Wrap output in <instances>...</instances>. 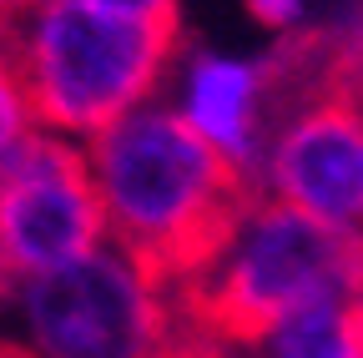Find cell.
<instances>
[{
	"label": "cell",
	"mask_w": 363,
	"mask_h": 358,
	"mask_svg": "<svg viewBox=\"0 0 363 358\" xmlns=\"http://www.w3.org/2000/svg\"><path fill=\"white\" fill-rule=\"evenodd\" d=\"M106 237L157 288H182L227 247L262 182L207 147L177 111L136 106L91 137Z\"/></svg>",
	"instance_id": "6da1fadb"
},
{
	"label": "cell",
	"mask_w": 363,
	"mask_h": 358,
	"mask_svg": "<svg viewBox=\"0 0 363 358\" xmlns=\"http://www.w3.org/2000/svg\"><path fill=\"white\" fill-rule=\"evenodd\" d=\"M363 283V237H348L278 197L257 192L227 247L182 288H167L192 333L257 348L298 308L348 298Z\"/></svg>",
	"instance_id": "7a4b0ae2"
},
{
	"label": "cell",
	"mask_w": 363,
	"mask_h": 358,
	"mask_svg": "<svg viewBox=\"0 0 363 358\" xmlns=\"http://www.w3.org/2000/svg\"><path fill=\"white\" fill-rule=\"evenodd\" d=\"M172 56L177 26L106 16L76 0H35L0 46L35 126L66 137H101L131 116L162 86Z\"/></svg>",
	"instance_id": "3957f363"
},
{
	"label": "cell",
	"mask_w": 363,
	"mask_h": 358,
	"mask_svg": "<svg viewBox=\"0 0 363 358\" xmlns=\"http://www.w3.org/2000/svg\"><path fill=\"white\" fill-rule=\"evenodd\" d=\"M26 328L40 358H167L182 313L116 247H96L21 293Z\"/></svg>",
	"instance_id": "277c9868"
},
{
	"label": "cell",
	"mask_w": 363,
	"mask_h": 358,
	"mask_svg": "<svg viewBox=\"0 0 363 358\" xmlns=\"http://www.w3.org/2000/svg\"><path fill=\"white\" fill-rule=\"evenodd\" d=\"M106 217L81 147L56 131H26L0 162V257L11 278H40L96 252Z\"/></svg>",
	"instance_id": "5b68a950"
},
{
	"label": "cell",
	"mask_w": 363,
	"mask_h": 358,
	"mask_svg": "<svg viewBox=\"0 0 363 358\" xmlns=\"http://www.w3.org/2000/svg\"><path fill=\"white\" fill-rule=\"evenodd\" d=\"M207 147H217L233 167L262 172V121H267V86L257 61L202 56L187 76V101L177 111ZM262 182V177H257Z\"/></svg>",
	"instance_id": "8992f818"
},
{
	"label": "cell",
	"mask_w": 363,
	"mask_h": 358,
	"mask_svg": "<svg viewBox=\"0 0 363 358\" xmlns=\"http://www.w3.org/2000/svg\"><path fill=\"white\" fill-rule=\"evenodd\" d=\"M26 131H35V116H30V106H26V91H21L16 71L0 61V162L21 147Z\"/></svg>",
	"instance_id": "52a82bcc"
},
{
	"label": "cell",
	"mask_w": 363,
	"mask_h": 358,
	"mask_svg": "<svg viewBox=\"0 0 363 358\" xmlns=\"http://www.w3.org/2000/svg\"><path fill=\"white\" fill-rule=\"evenodd\" d=\"M76 6L106 11V16H126V21H157V26H177V0H76Z\"/></svg>",
	"instance_id": "ba28073f"
},
{
	"label": "cell",
	"mask_w": 363,
	"mask_h": 358,
	"mask_svg": "<svg viewBox=\"0 0 363 358\" xmlns=\"http://www.w3.org/2000/svg\"><path fill=\"white\" fill-rule=\"evenodd\" d=\"M247 16L267 30H288L303 16V0H247Z\"/></svg>",
	"instance_id": "9c48e42d"
},
{
	"label": "cell",
	"mask_w": 363,
	"mask_h": 358,
	"mask_svg": "<svg viewBox=\"0 0 363 358\" xmlns=\"http://www.w3.org/2000/svg\"><path fill=\"white\" fill-rule=\"evenodd\" d=\"M343 328H348V348H353V358H363V283L348 293V303H343Z\"/></svg>",
	"instance_id": "30bf717a"
},
{
	"label": "cell",
	"mask_w": 363,
	"mask_h": 358,
	"mask_svg": "<svg viewBox=\"0 0 363 358\" xmlns=\"http://www.w3.org/2000/svg\"><path fill=\"white\" fill-rule=\"evenodd\" d=\"M30 6H35V0H0V46H6V35L16 30V21H21Z\"/></svg>",
	"instance_id": "8fae6325"
},
{
	"label": "cell",
	"mask_w": 363,
	"mask_h": 358,
	"mask_svg": "<svg viewBox=\"0 0 363 358\" xmlns=\"http://www.w3.org/2000/svg\"><path fill=\"white\" fill-rule=\"evenodd\" d=\"M0 358H40V353H30V348H21V343H0Z\"/></svg>",
	"instance_id": "7c38bea8"
},
{
	"label": "cell",
	"mask_w": 363,
	"mask_h": 358,
	"mask_svg": "<svg viewBox=\"0 0 363 358\" xmlns=\"http://www.w3.org/2000/svg\"><path fill=\"white\" fill-rule=\"evenodd\" d=\"M6 288H11V273H6V257H0V298H6Z\"/></svg>",
	"instance_id": "4fadbf2b"
}]
</instances>
